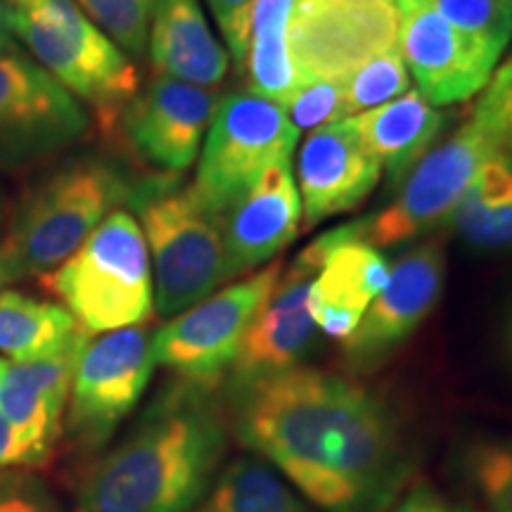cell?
<instances>
[{
	"label": "cell",
	"instance_id": "obj_17",
	"mask_svg": "<svg viewBox=\"0 0 512 512\" xmlns=\"http://www.w3.org/2000/svg\"><path fill=\"white\" fill-rule=\"evenodd\" d=\"M86 342V332H79L55 354L5 363L0 370V413L29 448L34 465L48 463L53 456L76 363Z\"/></svg>",
	"mask_w": 512,
	"mask_h": 512
},
{
	"label": "cell",
	"instance_id": "obj_4",
	"mask_svg": "<svg viewBox=\"0 0 512 512\" xmlns=\"http://www.w3.org/2000/svg\"><path fill=\"white\" fill-rule=\"evenodd\" d=\"M126 204L136 209L152 249L159 316L188 311L226 280L221 219L195 190L183 188L176 176L155 174L133 183Z\"/></svg>",
	"mask_w": 512,
	"mask_h": 512
},
{
	"label": "cell",
	"instance_id": "obj_8",
	"mask_svg": "<svg viewBox=\"0 0 512 512\" xmlns=\"http://www.w3.org/2000/svg\"><path fill=\"white\" fill-rule=\"evenodd\" d=\"M494 155H501L494 138L470 117L451 138L427 150L403 176L389 207L361 219L363 242L370 247L399 245L446 223L479 169Z\"/></svg>",
	"mask_w": 512,
	"mask_h": 512
},
{
	"label": "cell",
	"instance_id": "obj_29",
	"mask_svg": "<svg viewBox=\"0 0 512 512\" xmlns=\"http://www.w3.org/2000/svg\"><path fill=\"white\" fill-rule=\"evenodd\" d=\"M83 15L105 34L121 53L143 57L150 38L155 0H74Z\"/></svg>",
	"mask_w": 512,
	"mask_h": 512
},
{
	"label": "cell",
	"instance_id": "obj_34",
	"mask_svg": "<svg viewBox=\"0 0 512 512\" xmlns=\"http://www.w3.org/2000/svg\"><path fill=\"white\" fill-rule=\"evenodd\" d=\"M392 512H475L463 503L451 501L430 484H415L406 496L394 503Z\"/></svg>",
	"mask_w": 512,
	"mask_h": 512
},
{
	"label": "cell",
	"instance_id": "obj_33",
	"mask_svg": "<svg viewBox=\"0 0 512 512\" xmlns=\"http://www.w3.org/2000/svg\"><path fill=\"white\" fill-rule=\"evenodd\" d=\"M0 512H60V508L36 475L17 467H0Z\"/></svg>",
	"mask_w": 512,
	"mask_h": 512
},
{
	"label": "cell",
	"instance_id": "obj_38",
	"mask_svg": "<svg viewBox=\"0 0 512 512\" xmlns=\"http://www.w3.org/2000/svg\"><path fill=\"white\" fill-rule=\"evenodd\" d=\"M3 238H5V200H3V190H0V287L5 285V280H3Z\"/></svg>",
	"mask_w": 512,
	"mask_h": 512
},
{
	"label": "cell",
	"instance_id": "obj_3",
	"mask_svg": "<svg viewBox=\"0 0 512 512\" xmlns=\"http://www.w3.org/2000/svg\"><path fill=\"white\" fill-rule=\"evenodd\" d=\"M131 188L117 166L100 159H72L31 183L5 228V285L55 271L128 200Z\"/></svg>",
	"mask_w": 512,
	"mask_h": 512
},
{
	"label": "cell",
	"instance_id": "obj_26",
	"mask_svg": "<svg viewBox=\"0 0 512 512\" xmlns=\"http://www.w3.org/2000/svg\"><path fill=\"white\" fill-rule=\"evenodd\" d=\"M249 93L287 107L306 86L287 46V29H266L249 36L245 55L238 62Z\"/></svg>",
	"mask_w": 512,
	"mask_h": 512
},
{
	"label": "cell",
	"instance_id": "obj_9",
	"mask_svg": "<svg viewBox=\"0 0 512 512\" xmlns=\"http://www.w3.org/2000/svg\"><path fill=\"white\" fill-rule=\"evenodd\" d=\"M283 264L249 275L242 283L202 299L152 337V356L181 380L214 387L233 368L249 323L278 283Z\"/></svg>",
	"mask_w": 512,
	"mask_h": 512
},
{
	"label": "cell",
	"instance_id": "obj_21",
	"mask_svg": "<svg viewBox=\"0 0 512 512\" xmlns=\"http://www.w3.org/2000/svg\"><path fill=\"white\" fill-rule=\"evenodd\" d=\"M147 50L159 74L192 86H219L228 74V53L211 34L200 0H155Z\"/></svg>",
	"mask_w": 512,
	"mask_h": 512
},
{
	"label": "cell",
	"instance_id": "obj_41",
	"mask_svg": "<svg viewBox=\"0 0 512 512\" xmlns=\"http://www.w3.org/2000/svg\"><path fill=\"white\" fill-rule=\"evenodd\" d=\"M384 3H389V5H392V8H396V5L403 3V0H384Z\"/></svg>",
	"mask_w": 512,
	"mask_h": 512
},
{
	"label": "cell",
	"instance_id": "obj_11",
	"mask_svg": "<svg viewBox=\"0 0 512 512\" xmlns=\"http://www.w3.org/2000/svg\"><path fill=\"white\" fill-rule=\"evenodd\" d=\"M86 131L81 102L41 64L17 50L0 55V171L41 162Z\"/></svg>",
	"mask_w": 512,
	"mask_h": 512
},
{
	"label": "cell",
	"instance_id": "obj_5",
	"mask_svg": "<svg viewBox=\"0 0 512 512\" xmlns=\"http://www.w3.org/2000/svg\"><path fill=\"white\" fill-rule=\"evenodd\" d=\"M41 280L67 304L86 335L131 328L152 313L147 242L128 211H112L64 264Z\"/></svg>",
	"mask_w": 512,
	"mask_h": 512
},
{
	"label": "cell",
	"instance_id": "obj_39",
	"mask_svg": "<svg viewBox=\"0 0 512 512\" xmlns=\"http://www.w3.org/2000/svg\"><path fill=\"white\" fill-rule=\"evenodd\" d=\"M5 3H8L15 12H31L36 10L43 0H5Z\"/></svg>",
	"mask_w": 512,
	"mask_h": 512
},
{
	"label": "cell",
	"instance_id": "obj_36",
	"mask_svg": "<svg viewBox=\"0 0 512 512\" xmlns=\"http://www.w3.org/2000/svg\"><path fill=\"white\" fill-rule=\"evenodd\" d=\"M252 3L254 0H207L211 15H214L221 31L228 29Z\"/></svg>",
	"mask_w": 512,
	"mask_h": 512
},
{
	"label": "cell",
	"instance_id": "obj_22",
	"mask_svg": "<svg viewBox=\"0 0 512 512\" xmlns=\"http://www.w3.org/2000/svg\"><path fill=\"white\" fill-rule=\"evenodd\" d=\"M444 121V114L434 110L418 91H408L387 105L361 112L351 119V126L392 181H399L430 150Z\"/></svg>",
	"mask_w": 512,
	"mask_h": 512
},
{
	"label": "cell",
	"instance_id": "obj_12",
	"mask_svg": "<svg viewBox=\"0 0 512 512\" xmlns=\"http://www.w3.org/2000/svg\"><path fill=\"white\" fill-rule=\"evenodd\" d=\"M396 12L384 0H299L287 46L306 81L347 79L396 46Z\"/></svg>",
	"mask_w": 512,
	"mask_h": 512
},
{
	"label": "cell",
	"instance_id": "obj_37",
	"mask_svg": "<svg viewBox=\"0 0 512 512\" xmlns=\"http://www.w3.org/2000/svg\"><path fill=\"white\" fill-rule=\"evenodd\" d=\"M12 17H15V10L5 0H0V55L17 50L15 34H12Z\"/></svg>",
	"mask_w": 512,
	"mask_h": 512
},
{
	"label": "cell",
	"instance_id": "obj_30",
	"mask_svg": "<svg viewBox=\"0 0 512 512\" xmlns=\"http://www.w3.org/2000/svg\"><path fill=\"white\" fill-rule=\"evenodd\" d=\"M432 8L451 27L489 46H508L512 36V0H432Z\"/></svg>",
	"mask_w": 512,
	"mask_h": 512
},
{
	"label": "cell",
	"instance_id": "obj_43",
	"mask_svg": "<svg viewBox=\"0 0 512 512\" xmlns=\"http://www.w3.org/2000/svg\"><path fill=\"white\" fill-rule=\"evenodd\" d=\"M508 62H510V64H512V55H510V60H508Z\"/></svg>",
	"mask_w": 512,
	"mask_h": 512
},
{
	"label": "cell",
	"instance_id": "obj_14",
	"mask_svg": "<svg viewBox=\"0 0 512 512\" xmlns=\"http://www.w3.org/2000/svg\"><path fill=\"white\" fill-rule=\"evenodd\" d=\"M214 91L157 74L121 112V131L140 162L178 176L195 162L214 117Z\"/></svg>",
	"mask_w": 512,
	"mask_h": 512
},
{
	"label": "cell",
	"instance_id": "obj_1",
	"mask_svg": "<svg viewBox=\"0 0 512 512\" xmlns=\"http://www.w3.org/2000/svg\"><path fill=\"white\" fill-rule=\"evenodd\" d=\"M240 444L325 512H382L413 458L387 403L347 377L294 368L230 392Z\"/></svg>",
	"mask_w": 512,
	"mask_h": 512
},
{
	"label": "cell",
	"instance_id": "obj_32",
	"mask_svg": "<svg viewBox=\"0 0 512 512\" xmlns=\"http://www.w3.org/2000/svg\"><path fill=\"white\" fill-rule=\"evenodd\" d=\"M472 119L486 128L498 152L512 159V64L505 62L479 98Z\"/></svg>",
	"mask_w": 512,
	"mask_h": 512
},
{
	"label": "cell",
	"instance_id": "obj_10",
	"mask_svg": "<svg viewBox=\"0 0 512 512\" xmlns=\"http://www.w3.org/2000/svg\"><path fill=\"white\" fill-rule=\"evenodd\" d=\"M152 370V339L138 325L86 342L69 392L67 430L74 444L86 451L105 446L138 406Z\"/></svg>",
	"mask_w": 512,
	"mask_h": 512
},
{
	"label": "cell",
	"instance_id": "obj_6",
	"mask_svg": "<svg viewBox=\"0 0 512 512\" xmlns=\"http://www.w3.org/2000/svg\"><path fill=\"white\" fill-rule=\"evenodd\" d=\"M12 34L74 98L98 110L110 131L138 95V69L74 0H43L36 10L15 12Z\"/></svg>",
	"mask_w": 512,
	"mask_h": 512
},
{
	"label": "cell",
	"instance_id": "obj_20",
	"mask_svg": "<svg viewBox=\"0 0 512 512\" xmlns=\"http://www.w3.org/2000/svg\"><path fill=\"white\" fill-rule=\"evenodd\" d=\"M389 280L387 259L366 242H347L325 256L309 292L316 328L347 339Z\"/></svg>",
	"mask_w": 512,
	"mask_h": 512
},
{
	"label": "cell",
	"instance_id": "obj_7",
	"mask_svg": "<svg viewBox=\"0 0 512 512\" xmlns=\"http://www.w3.org/2000/svg\"><path fill=\"white\" fill-rule=\"evenodd\" d=\"M299 128L275 102L249 91L228 93L211 117L192 190L221 216L245 197L268 166L290 162Z\"/></svg>",
	"mask_w": 512,
	"mask_h": 512
},
{
	"label": "cell",
	"instance_id": "obj_28",
	"mask_svg": "<svg viewBox=\"0 0 512 512\" xmlns=\"http://www.w3.org/2000/svg\"><path fill=\"white\" fill-rule=\"evenodd\" d=\"M411 76L399 48H389L344 79V114L368 112L408 93Z\"/></svg>",
	"mask_w": 512,
	"mask_h": 512
},
{
	"label": "cell",
	"instance_id": "obj_25",
	"mask_svg": "<svg viewBox=\"0 0 512 512\" xmlns=\"http://www.w3.org/2000/svg\"><path fill=\"white\" fill-rule=\"evenodd\" d=\"M197 512H309V508L264 460L245 456L223 467Z\"/></svg>",
	"mask_w": 512,
	"mask_h": 512
},
{
	"label": "cell",
	"instance_id": "obj_19",
	"mask_svg": "<svg viewBox=\"0 0 512 512\" xmlns=\"http://www.w3.org/2000/svg\"><path fill=\"white\" fill-rule=\"evenodd\" d=\"M219 219L226 247V280L252 271L290 245L302 219V197L290 162L268 166L254 188Z\"/></svg>",
	"mask_w": 512,
	"mask_h": 512
},
{
	"label": "cell",
	"instance_id": "obj_2",
	"mask_svg": "<svg viewBox=\"0 0 512 512\" xmlns=\"http://www.w3.org/2000/svg\"><path fill=\"white\" fill-rule=\"evenodd\" d=\"M214 387L178 380L81 486L83 512H190L214 484L228 422Z\"/></svg>",
	"mask_w": 512,
	"mask_h": 512
},
{
	"label": "cell",
	"instance_id": "obj_27",
	"mask_svg": "<svg viewBox=\"0 0 512 512\" xmlns=\"http://www.w3.org/2000/svg\"><path fill=\"white\" fill-rule=\"evenodd\" d=\"M460 475L489 512H512V437H477L460 448Z\"/></svg>",
	"mask_w": 512,
	"mask_h": 512
},
{
	"label": "cell",
	"instance_id": "obj_16",
	"mask_svg": "<svg viewBox=\"0 0 512 512\" xmlns=\"http://www.w3.org/2000/svg\"><path fill=\"white\" fill-rule=\"evenodd\" d=\"M316 271L294 264L256 311L242 339L240 354L230 368L228 392L268 380L299 366L316 339L309 311V292Z\"/></svg>",
	"mask_w": 512,
	"mask_h": 512
},
{
	"label": "cell",
	"instance_id": "obj_13",
	"mask_svg": "<svg viewBox=\"0 0 512 512\" xmlns=\"http://www.w3.org/2000/svg\"><path fill=\"white\" fill-rule=\"evenodd\" d=\"M396 12V48L430 105H451L482 91L501 50L446 22L432 0H403Z\"/></svg>",
	"mask_w": 512,
	"mask_h": 512
},
{
	"label": "cell",
	"instance_id": "obj_18",
	"mask_svg": "<svg viewBox=\"0 0 512 512\" xmlns=\"http://www.w3.org/2000/svg\"><path fill=\"white\" fill-rule=\"evenodd\" d=\"M380 174V162L361 143L351 119L316 128L299 152L306 226L356 209L380 183Z\"/></svg>",
	"mask_w": 512,
	"mask_h": 512
},
{
	"label": "cell",
	"instance_id": "obj_23",
	"mask_svg": "<svg viewBox=\"0 0 512 512\" xmlns=\"http://www.w3.org/2000/svg\"><path fill=\"white\" fill-rule=\"evenodd\" d=\"M446 223L479 252H510L512 159L505 155L491 157Z\"/></svg>",
	"mask_w": 512,
	"mask_h": 512
},
{
	"label": "cell",
	"instance_id": "obj_31",
	"mask_svg": "<svg viewBox=\"0 0 512 512\" xmlns=\"http://www.w3.org/2000/svg\"><path fill=\"white\" fill-rule=\"evenodd\" d=\"M285 110V107H283ZM287 119L297 128H316L337 124L344 114V79H320L306 83L287 105Z\"/></svg>",
	"mask_w": 512,
	"mask_h": 512
},
{
	"label": "cell",
	"instance_id": "obj_40",
	"mask_svg": "<svg viewBox=\"0 0 512 512\" xmlns=\"http://www.w3.org/2000/svg\"><path fill=\"white\" fill-rule=\"evenodd\" d=\"M505 351H508V358L512 363V306L508 313V323H505Z\"/></svg>",
	"mask_w": 512,
	"mask_h": 512
},
{
	"label": "cell",
	"instance_id": "obj_24",
	"mask_svg": "<svg viewBox=\"0 0 512 512\" xmlns=\"http://www.w3.org/2000/svg\"><path fill=\"white\" fill-rule=\"evenodd\" d=\"M83 332L72 313L22 292H0V351L15 361L55 354Z\"/></svg>",
	"mask_w": 512,
	"mask_h": 512
},
{
	"label": "cell",
	"instance_id": "obj_15",
	"mask_svg": "<svg viewBox=\"0 0 512 512\" xmlns=\"http://www.w3.org/2000/svg\"><path fill=\"white\" fill-rule=\"evenodd\" d=\"M444 287V249L427 240L389 266L384 290L368 306L358 328L344 339V358L354 368H373L396 351L430 316Z\"/></svg>",
	"mask_w": 512,
	"mask_h": 512
},
{
	"label": "cell",
	"instance_id": "obj_35",
	"mask_svg": "<svg viewBox=\"0 0 512 512\" xmlns=\"http://www.w3.org/2000/svg\"><path fill=\"white\" fill-rule=\"evenodd\" d=\"M17 465H34L29 448L19 439L15 427L5 420L0 413V467H17Z\"/></svg>",
	"mask_w": 512,
	"mask_h": 512
},
{
	"label": "cell",
	"instance_id": "obj_42",
	"mask_svg": "<svg viewBox=\"0 0 512 512\" xmlns=\"http://www.w3.org/2000/svg\"><path fill=\"white\" fill-rule=\"evenodd\" d=\"M3 366H5V361H3V358H0V370H3Z\"/></svg>",
	"mask_w": 512,
	"mask_h": 512
}]
</instances>
